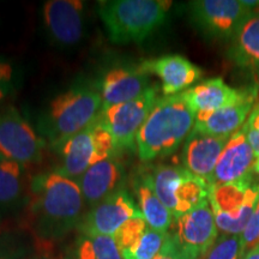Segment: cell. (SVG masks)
<instances>
[{"label":"cell","instance_id":"cell-19","mask_svg":"<svg viewBox=\"0 0 259 259\" xmlns=\"http://www.w3.org/2000/svg\"><path fill=\"white\" fill-rule=\"evenodd\" d=\"M151 85L149 74L139 66H120L109 70L100 83L102 111L137 99Z\"/></svg>","mask_w":259,"mask_h":259},{"label":"cell","instance_id":"cell-1","mask_svg":"<svg viewBox=\"0 0 259 259\" xmlns=\"http://www.w3.org/2000/svg\"><path fill=\"white\" fill-rule=\"evenodd\" d=\"M87 205L77 184L59 171L32 177L22 228L30 233L41 255L63 241L84 218Z\"/></svg>","mask_w":259,"mask_h":259},{"label":"cell","instance_id":"cell-14","mask_svg":"<svg viewBox=\"0 0 259 259\" xmlns=\"http://www.w3.org/2000/svg\"><path fill=\"white\" fill-rule=\"evenodd\" d=\"M45 28L58 46L72 47L84 35V3L80 0H48L42 8Z\"/></svg>","mask_w":259,"mask_h":259},{"label":"cell","instance_id":"cell-13","mask_svg":"<svg viewBox=\"0 0 259 259\" xmlns=\"http://www.w3.org/2000/svg\"><path fill=\"white\" fill-rule=\"evenodd\" d=\"M27 167L0 155V229L17 218H24L30 199Z\"/></svg>","mask_w":259,"mask_h":259},{"label":"cell","instance_id":"cell-35","mask_svg":"<svg viewBox=\"0 0 259 259\" xmlns=\"http://www.w3.org/2000/svg\"><path fill=\"white\" fill-rule=\"evenodd\" d=\"M37 259H38V258H37Z\"/></svg>","mask_w":259,"mask_h":259},{"label":"cell","instance_id":"cell-10","mask_svg":"<svg viewBox=\"0 0 259 259\" xmlns=\"http://www.w3.org/2000/svg\"><path fill=\"white\" fill-rule=\"evenodd\" d=\"M46 142L15 107L0 109V155L28 167L40 163Z\"/></svg>","mask_w":259,"mask_h":259},{"label":"cell","instance_id":"cell-5","mask_svg":"<svg viewBox=\"0 0 259 259\" xmlns=\"http://www.w3.org/2000/svg\"><path fill=\"white\" fill-rule=\"evenodd\" d=\"M259 200V181L251 176L210 187L209 203L222 234L240 235Z\"/></svg>","mask_w":259,"mask_h":259},{"label":"cell","instance_id":"cell-23","mask_svg":"<svg viewBox=\"0 0 259 259\" xmlns=\"http://www.w3.org/2000/svg\"><path fill=\"white\" fill-rule=\"evenodd\" d=\"M132 187L138 202V209L148 226L158 232H169L174 223V216L157 197L149 170H139L132 179Z\"/></svg>","mask_w":259,"mask_h":259},{"label":"cell","instance_id":"cell-24","mask_svg":"<svg viewBox=\"0 0 259 259\" xmlns=\"http://www.w3.org/2000/svg\"><path fill=\"white\" fill-rule=\"evenodd\" d=\"M65 259H124V255L113 236L79 233L72 253Z\"/></svg>","mask_w":259,"mask_h":259},{"label":"cell","instance_id":"cell-28","mask_svg":"<svg viewBox=\"0 0 259 259\" xmlns=\"http://www.w3.org/2000/svg\"><path fill=\"white\" fill-rule=\"evenodd\" d=\"M204 259H240V236L220 235Z\"/></svg>","mask_w":259,"mask_h":259},{"label":"cell","instance_id":"cell-4","mask_svg":"<svg viewBox=\"0 0 259 259\" xmlns=\"http://www.w3.org/2000/svg\"><path fill=\"white\" fill-rule=\"evenodd\" d=\"M169 2L161 0H103L97 12L107 36L115 45L143 42L164 23Z\"/></svg>","mask_w":259,"mask_h":259},{"label":"cell","instance_id":"cell-26","mask_svg":"<svg viewBox=\"0 0 259 259\" xmlns=\"http://www.w3.org/2000/svg\"><path fill=\"white\" fill-rule=\"evenodd\" d=\"M166 238L167 233L155 231L148 226L137 244L127 250H122L124 259H154L161 251Z\"/></svg>","mask_w":259,"mask_h":259},{"label":"cell","instance_id":"cell-11","mask_svg":"<svg viewBox=\"0 0 259 259\" xmlns=\"http://www.w3.org/2000/svg\"><path fill=\"white\" fill-rule=\"evenodd\" d=\"M170 234L189 259L205 257L219 238V229L209 199L174 220Z\"/></svg>","mask_w":259,"mask_h":259},{"label":"cell","instance_id":"cell-21","mask_svg":"<svg viewBox=\"0 0 259 259\" xmlns=\"http://www.w3.org/2000/svg\"><path fill=\"white\" fill-rule=\"evenodd\" d=\"M247 87L235 89L221 77L210 78L181 93L184 100L196 114L211 113L234 105L245 96Z\"/></svg>","mask_w":259,"mask_h":259},{"label":"cell","instance_id":"cell-12","mask_svg":"<svg viewBox=\"0 0 259 259\" xmlns=\"http://www.w3.org/2000/svg\"><path fill=\"white\" fill-rule=\"evenodd\" d=\"M139 213L142 212L138 205L128 191L122 187L85 212L78 232L88 235L114 236L126 221Z\"/></svg>","mask_w":259,"mask_h":259},{"label":"cell","instance_id":"cell-33","mask_svg":"<svg viewBox=\"0 0 259 259\" xmlns=\"http://www.w3.org/2000/svg\"><path fill=\"white\" fill-rule=\"evenodd\" d=\"M240 259H259V244L240 257Z\"/></svg>","mask_w":259,"mask_h":259},{"label":"cell","instance_id":"cell-17","mask_svg":"<svg viewBox=\"0 0 259 259\" xmlns=\"http://www.w3.org/2000/svg\"><path fill=\"white\" fill-rule=\"evenodd\" d=\"M138 66L147 74H155L160 78L163 96H173L185 92L203 76L200 67L179 54L144 60Z\"/></svg>","mask_w":259,"mask_h":259},{"label":"cell","instance_id":"cell-22","mask_svg":"<svg viewBox=\"0 0 259 259\" xmlns=\"http://www.w3.org/2000/svg\"><path fill=\"white\" fill-rule=\"evenodd\" d=\"M227 56L235 66L253 73L259 85V9L252 12L229 42Z\"/></svg>","mask_w":259,"mask_h":259},{"label":"cell","instance_id":"cell-25","mask_svg":"<svg viewBox=\"0 0 259 259\" xmlns=\"http://www.w3.org/2000/svg\"><path fill=\"white\" fill-rule=\"evenodd\" d=\"M37 247L27 229L9 227L0 229V259H37Z\"/></svg>","mask_w":259,"mask_h":259},{"label":"cell","instance_id":"cell-18","mask_svg":"<svg viewBox=\"0 0 259 259\" xmlns=\"http://www.w3.org/2000/svg\"><path fill=\"white\" fill-rule=\"evenodd\" d=\"M76 181L89 210L124 187L125 168L114 155L94 164Z\"/></svg>","mask_w":259,"mask_h":259},{"label":"cell","instance_id":"cell-7","mask_svg":"<svg viewBox=\"0 0 259 259\" xmlns=\"http://www.w3.org/2000/svg\"><path fill=\"white\" fill-rule=\"evenodd\" d=\"M57 153L60 155L57 171L74 181L94 164L119 155L112 136L96 120L65 142Z\"/></svg>","mask_w":259,"mask_h":259},{"label":"cell","instance_id":"cell-34","mask_svg":"<svg viewBox=\"0 0 259 259\" xmlns=\"http://www.w3.org/2000/svg\"><path fill=\"white\" fill-rule=\"evenodd\" d=\"M253 169H254V173L255 174H258L259 176V156L255 158V162H254V167H253Z\"/></svg>","mask_w":259,"mask_h":259},{"label":"cell","instance_id":"cell-30","mask_svg":"<svg viewBox=\"0 0 259 259\" xmlns=\"http://www.w3.org/2000/svg\"><path fill=\"white\" fill-rule=\"evenodd\" d=\"M246 130H247V138L250 142L252 149H253L254 156H259V100L252 109L248 119L245 122Z\"/></svg>","mask_w":259,"mask_h":259},{"label":"cell","instance_id":"cell-2","mask_svg":"<svg viewBox=\"0 0 259 259\" xmlns=\"http://www.w3.org/2000/svg\"><path fill=\"white\" fill-rule=\"evenodd\" d=\"M196 122V113L183 95L161 96L136 138L139 160L150 162L169 156L186 141Z\"/></svg>","mask_w":259,"mask_h":259},{"label":"cell","instance_id":"cell-16","mask_svg":"<svg viewBox=\"0 0 259 259\" xmlns=\"http://www.w3.org/2000/svg\"><path fill=\"white\" fill-rule=\"evenodd\" d=\"M259 85L257 83L247 85L245 96L234 105L219 109L211 113L196 114L193 130L200 134L216 136V137H231L239 131L257 102Z\"/></svg>","mask_w":259,"mask_h":259},{"label":"cell","instance_id":"cell-29","mask_svg":"<svg viewBox=\"0 0 259 259\" xmlns=\"http://www.w3.org/2000/svg\"><path fill=\"white\" fill-rule=\"evenodd\" d=\"M240 257L259 244V200L240 235Z\"/></svg>","mask_w":259,"mask_h":259},{"label":"cell","instance_id":"cell-6","mask_svg":"<svg viewBox=\"0 0 259 259\" xmlns=\"http://www.w3.org/2000/svg\"><path fill=\"white\" fill-rule=\"evenodd\" d=\"M149 174L155 192L174 216V220L209 199V184L186 168L157 164L149 170Z\"/></svg>","mask_w":259,"mask_h":259},{"label":"cell","instance_id":"cell-32","mask_svg":"<svg viewBox=\"0 0 259 259\" xmlns=\"http://www.w3.org/2000/svg\"><path fill=\"white\" fill-rule=\"evenodd\" d=\"M12 74H14V71H12L11 65L0 61V100L8 95L10 85H11Z\"/></svg>","mask_w":259,"mask_h":259},{"label":"cell","instance_id":"cell-3","mask_svg":"<svg viewBox=\"0 0 259 259\" xmlns=\"http://www.w3.org/2000/svg\"><path fill=\"white\" fill-rule=\"evenodd\" d=\"M101 112L100 88L93 83H78L51 102L41 118L38 131L57 153L65 142L93 124Z\"/></svg>","mask_w":259,"mask_h":259},{"label":"cell","instance_id":"cell-20","mask_svg":"<svg viewBox=\"0 0 259 259\" xmlns=\"http://www.w3.org/2000/svg\"><path fill=\"white\" fill-rule=\"evenodd\" d=\"M229 137H216L192 130L183 149L184 168L209 184Z\"/></svg>","mask_w":259,"mask_h":259},{"label":"cell","instance_id":"cell-15","mask_svg":"<svg viewBox=\"0 0 259 259\" xmlns=\"http://www.w3.org/2000/svg\"><path fill=\"white\" fill-rule=\"evenodd\" d=\"M255 156L247 138V130L244 126L229 137L223 149L215 170L209 180V186H219L234 183L254 176Z\"/></svg>","mask_w":259,"mask_h":259},{"label":"cell","instance_id":"cell-31","mask_svg":"<svg viewBox=\"0 0 259 259\" xmlns=\"http://www.w3.org/2000/svg\"><path fill=\"white\" fill-rule=\"evenodd\" d=\"M154 259H189L185 254L181 252V250L178 247L176 240L171 236L170 232L167 233L166 241H164L163 246H162L161 251Z\"/></svg>","mask_w":259,"mask_h":259},{"label":"cell","instance_id":"cell-27","mask_svg":"<svg viewBox=\"0 0 259 259\" xmlns=\"http://www.w3.org/2000/svg\"><path fill=\"white\" fill-rule=\"evenodd\" d=\"M147 228V221H145L143 215L139 213V215L126 221L121 226V228L115 233L113 238H114V240L119 247L121 248V251L127 250V248L137 244V241L142 238V235L144 234Z\"/></svg>","mask_w":259,"mask_h":259},{"label":"cell","instance_id":"cell-8","mask_svg":"<svg viewBox=\"0 0 259 259\" xmlns=\"http://www.w3.org/2000/svg\"><path fill=\"white\" fill-rule=\"evenodd\" d=\"M158 99L160 89L156 84H151L147 92L137 99L109 107L100 113L96 121L112 136L119 154L135 147L139 130Z\"/></svg>","mask_w":259,"mask_h":259},{"label":"cell","instance_id":"cell-9","mask_svg":"<svg viewBox=\"0 0 259 259\" xmlns=\"http://www.w3.org/2000/svg\"><path fill=\"white\" fill-rule=\"evenodd\" d=\"M187 9L191 22L204 36L229 42L254 11L239 0H193Z\"/></svg>","mask_w":259,"mask_h":259}]
</instances>
